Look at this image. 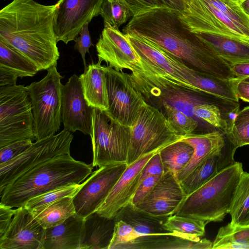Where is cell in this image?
I'll return each instance as SVG.
<instances>
[{
  "label": "cell",
  "instance_id": "obj_50",
  "mask_svg": "<svg viewBox=\"0 0 249 249\" xmlns=\"http://www.w3.org/2000/svg\"><path fill=\"white\" fill-rule=\"evenodd\" d=\"M234 80H242L249 77V62L240 63L231 66Z\"/></svg>",
  "mask_w": 249,
  "mask_h": 249
},
{
  "label": "cell",
  "instance_id": "obj_6",
  "mask_svg": "<svg viewBox=\"0 0 249 249\" xmlns=\"http://www.w3.org/2000/svg\"><path fill=\"white\" fill-rule=\"evenodd\" d=\"M130 128L127 165L143 155L159 152L184 138L172 127L162 112L147 103L141 108Z\"/></svg>",
  "mask_w": 249,
  "mask_h": 249
},
{
  "label": "cell",
  "instance_id": "obj_10",
  "mask_svg": "<svg viewBox=\"0 0 249 249\" xmlns=\"http://www.w3.org/2000/svg\"><path fill=\"white\" fill-rule=\"evenodd\" d=\"M72 139L71 132L64 129L57 134L36 140L17 157L0 164V194L7 185L37 165L57 156L70 154Z\"/></svg>",
  "mask_w": 249,
  "mask_h": 249
},
{
  "label": "cell",
  "instance_id": "obj_2",
  "mask_svg": "<svg viewBox=\"0 0 249 249\" xmlns=\"http://www.w3.org/2000/svg\"><path fill=\"white\" fill-rule=\"evenodd\" d=\"M59 3L13 0L0 11V38L27 56L38 71L56 67L59 58L54 32Z\"/></svg>",
  "mask_w": 249,
  "mask_h": 249
},
{
  "label": "cell",
  "instance_id": "obj_27",
  "mask_svg": "<svg viewBox=\"0 0 249 249\" xmlns=\"http://www.w3.org/2000/svg\"><path fill=\"white\" fill-rule=\"evenodd\" d=\"M234 162L221 154L211 155L180 181L185 193L187 196L191 194L207 182L220 170Z\"/></svg>",
  "mask_w": 249,
  "mask_h": 249
},
{
  "label": "cell",
  "instance_id": "obj_29",
  "mask_svg": "<svg viewBox=\"0 0 249 249\" xmlns=\"http://www.w3.org/2000/svg\"><path fill=\"white\" fill-rule=\"evenodd\" d=\"M229 213L230 223L234 226L249 225V173L243 171L235 189Z\"/></svg>",
  "mask_w": 249,
  "mask_h": 249
},
{
  "label": "cell",
  "instance_id": "obj_54",
  "mask_svg": "<svg viewBox=\"0 0 249 249\" xmlns=\"http://www.w3.org/2000/svg\"><path fill=\"white\" fill-rule=\"evenodd\" d=\"M233 0L234 1H235V2H237L238 4H240V3H241L242 2H243V1H244L245 0Z\"/></svg>",
  "mask_w": 249,
  "mask_h": 249
},
{
  "label": "cell",
  "instance_id": "obj_11",
  "mask_svg": "<svg viewBox=\"0 0 249 249\" xmlns=\"http://www.w3.org/2000/svg\"><path fill=\"white\" fill-rule=\"evenodd\" d=\"M179 14L194 33L221 36L249 45V29L203 0H188L185 10Z\"/></svg>",
  "mask_w": 249,
  "mask_h": 249
},
{
  "label": "cell",
  "instance_id": "obj_23",
  "mask_svg": "<svg viewBox=\"0 0 249 249\" xmlns=\"http://www.w3.org/2000/svg\"><path fill=\"white\" fill-rule=\"evenodd\" d=\"M116 223L96 212L85 217L79 249H108Z\"/></svg>",
  "mask_w": 249,
  "mask_h": 249
},
{
  "label": "cell",
  "instance_id": "obj_22",
  "mask_svg": "<svg viewBox=\"0 0 249 249\" xmlns=\"http://www.w3.org/2000/svg\"><path fill=\"white\" fill-rule=\"evenodd\" d=\"M107 66L101 62L87 66L79 76L84 97L89 106L107 111L109 107L106 81Z\"/></svg>",
  "mask_w": 249,
  "mask_h": 249
},
{
  "label": "cell",
  "instance_id": "obj_40",
  "mask_svg": "<svg viewBox=\"0 0 249 249\" xmlns=\"http://www.w3.org/2000/svg\"><path fill=\"white\" fill-rule=\"evenodd\" d=\"M195 116L212 125L222 130L226 133L228 126L221 117L220 110L214 105L201 103L195 107Z\"/></svg>",
  "mask_w": 249,
  "mask_h": 249
},
{
  "label": "cell",
  "instance_id": "obj_56",
  "mask_svg": "<svg viewBox=\"0 0 249 249\" xmlns=\"http://www.w3.org/2000/svg\"></svg>",
  "mask_w": 249,
  "mask_h": 249
},
{
  "label": "cell",
  "instance_id": "obj_28",
  "mask_svg": "<svg viewBox=\"0 0 249 249\" xmlns=\"http://www.w3.org/2000/svg\"><path fill=\"white\" fill-rule=\"evenodd\" d=\"M31 212L44 229L59 225L76 213L71 196L63 197Z\"/></svg>",
  "mask_w": 249,
  "mask_h": 249
},
{
  "label": "cell",
  "instance_id": "obj_9",
  "mask_svg": "<svg viewBox=\"0 0 249 249\" xmlns=\"http://www.w3.org/2000/svg\"><path fill=\"white\" fill-rule=\"evenodd\" d=\"M90 136L93 167L127 164L130 142V127L116 122L106 111L93 108Z\"/></svg>",
  "mask_w": 249,
  "mask_h": 249
},
{
  "label": "cell",
  "instance_id": "obj_46",
  "mask_svg": "<svg viewBox=\"0 0 249 249\" xmlns=\"http://www.w3.org/2000/svg\"><path fill=\"white\" fill-rule=\"evenodd\" d=\"M162 175L150 176L141 182L132 199L131 203L136 205L142 201L152 191Z\"/></svg>",
  "mask_w": 249,
  "mask_h": 249
},
{
  "label": "cell",
  "instance_id": "obj_52",
  "mask_svg": "<svg viewBox=\"0 0 249 249\" xmlns=\"http://www.w3.org/2000/svg\"><path fill=\"white\" fill-rule=\"evenodd\" d=\"M239 5L245 13L249 16V0H245L240 3Z\"/></svg>",
  "mask_w": 249,
  "mask_h": 249
},
{
  "label": "cell",
  "instance_id": "obj_32",
  "mask_svg": "<svg viewBox=\"0 0 249 249\" xmlns=\"http://www.w3.org/2000/svg\"><path fill=\"white\" fill-rule=\"evenodd\" d=\"M152 96H158L162 102H165L187 116H195V107L202 103L189 91L178 88H167L155 91Z\"/></svg>",
  "mask_w": 249,
  "mask_h": 249
},
{
  "label": "cell",
  "instance_id": "obj_3",
  "mask_svg": "<svg viewBox=\"0 0 249 249\" xmlns=\"http://www.w3.org/2000/svg\"><path fill=\"white\" fill-rule=\"evenodd\" d=\"M92 164L63 155L37 165L7 185L0 203L11 208L24 206L30 199L70 184H80L92 173Z\"/></svg>",
  "mask_w": 249,
  "mask_h": 249
},
{
  "label": "cell",
  "instance_id": "obj_42",
  "mask_svg": "<svg viewBox=\"0 0 249 249\" xmlns=\"http://www.w3.org/2000/svg\"><path fill=\"white\" fill-rule=\"evenodd\" d=\"M33 143L31 139L15 142L0 147V164L5 163L17 157Z\"/></svg>",
  "mask_w": 249,
  "mask_h": 249
},
{
  "label": "cell",
  "instance_id": "obj_19",
  "mask_svg": "<svg viewBox=\"0 0 249 249\" xmlns=\"http://www.w3.org/2000/svg\"><path fill=\"white\" fill-rule=\"evenodd\" d=\"M156 153L143 155L127 166L96 211L98 213L108 218H113L121 209L131 202L139 186L142 169Z\"/></svg>",
  "mask_w": 249,
  "mask_h": 249
},
{
  "label": "cell",
  "instance_id": "obj_14",
  "mask_svg": "<svg viewBox=\"0 0 249 249\" xmlns=\"http://www.w3.org/2000/svg\"><path fill=\"white\" fill-rule=\"evenodd\" d=\"M96 48L98 61H105L107 66L117 71L130 70L132 76H137L142 71L139 55L126 35L120 31L119 28L104 23Z\"/></svg>",
  "mask_w": 249,
  "mask_h": 249
},
{
  "label": "cell",
  "instance_id": "obj_13",
  "mask_svg": "<svg viewBox=\"0 0 249 249\" xmlns=\"http://www.w3.org/2000/svg\"><path fill=\"white\" fill-rule=\"evenodd\" d=\"M118 163L99 167L73 197L76 213L84 218L96 212L127 167Z\"/></svg>",
  "mask_w": 249,
  "mask_h": 249
},
{
  "label": "cell",
  "instance_id": "obj_8",
  "mask_svg": "<svg viewBox=\"0 0 249 249\" xmlns=\"http://www.w3.org/2000/svg\"><path fill=\"white\" fill-rule=\"evenodd\" d=\"M46 76L26 86L31 99L36 140L55 134L61 120V80L56 67L47 70Z\"/></svg>",
  "mask_w": 249,
  "mask_h": 249
},
{
  "label": "cell",
  "instance_id": "obj_24",
  "mask_svg": "<svg viewBox=\"0 0 249 249\" xmlns=\"http://www.w3.org/2000/svg\"><path fill=\"white\" fill-rule=\"evenodd\" d=\"M168 217L152 215L130 202L121 209L114 218L116 221L122 220L131 225L141 236L168 234L189 239L184 235L164 229L163 224Z\"/></svg>",
  "mask_w": 249,
  "mask_h": 249
},
{
  "label": "cell",
  "instance_id": "obj_43",
  "mask_svg": "<svg viewBox=\"0 0 249 249\" xmlns=\"http://www.w3.org/2000/svg\"><path fill=\"white\" fill-rule=\"evenodd\" d=\"M89 23L85 24L80 31L79 36L75 39V42L74 46L75 50H77L80 53L84 63L85 70L87 66L85 59V55L87 53H89V49L94 45L91 42V37L88 29Z\"/></svg>",
  "mask_w": 249,
  "mask_h": 249
},
{
  "label": "cell",
  "instance_id": "obj_25",
  "mask_svg": "<svg viewBox=\"0 0 249 249\" xmlns=\"http://www.w3.org/2000/svg\"><path fill=\"white\" fill-rule=\"evenodd\" d=\"M213 242L204 238L195 241L173 235H142L118 249H212Z\"/></svg>",
  "mask_w": 249,
  "mask_h": 249
},
{
  "label": "cell",
  "instance_id": "obj_15",
  "mask_svg": "<svg viewBox=\"0 0 249 249\" xmlns=\"http://www.w3.org/2000/svg\"><path fill=\"white\" fill-rule=\"evenodd\" d=\"M54 20L57 41L74 40L83 26L100 15L104 0H59Z\"/></svg>",
  "mask_w": 249,
  "mask_h": 249
},
{
  "label": "cell",
  "instance_id": "obj_37",
  "mask_svg": "<svg viewBox=\"0 0 249 249\" xmlns=\"http://www.w3.org/2000/svg\"><path fill=\"white\" fill-rule=\"evenodd\" d=\"M162 103L168 123L178 134L185 137L193 133L198 125L196 120L177 110L167 103Z\"/></svg>",
  "mask_w": 249,
  "mask_h": 249
},
{
  "label": "cell",
  "instance_id": "obj_21",
  "mask_svg": "<svg viewBox=\"0 0 249 249\" xmlns=\"http://www.w3.org/2000/svg\"><path fill=\"white\" fill-rule=\"evenodd\" d=\"M84 218L75 213L62 223L45 229L42 249H79Z\"/></svg>",
  "mask_w": 249,
  "mask_h": 249
},
{
  "label": "cell",
  "instance_id": "obj_47",
  "mask_svg": "<svg viewBox=\"0 0 249 249\" xmlns=\"http://www.w3.org/2000/svg\"><path fill=\"white\" fill-rule=\"evenodd\" d=\"M18 77L24 76L20 72L3 65H0V86L17 85Z\"/></svg>",
  "mask_w": 249,
  "mask_h": 249
},
{
  "label": "cell",
  "instance_id": "obj_44",
  "mask_svg": "<svg viewBox=\"0 0 249 249\" xmlns=\"http://www.w3.org/2000/svg\"><path fill=\"white\" fill-rule=\"evenodd\" d=\"M165 172V169L158 152L150 158L142 169L139 184L150 176L162 175Z\"/></svg>",
  "mask_w": 249,
  "mask_h": 249
},
{
  "label": "cell",
  "instance_id": "obj_55",
  "mask_svg": "<svg viewBox=\"0 0 249 249\" xmlns=\"http://www.w3.org/2000/svg\"><path fill=\"white\" fill-rule=\"evenodd\" d=\"M245 79V80H247V81H249V77H247V78H245V79Z\"/></svg>",
  "mask_w": 249,
  "mask_h": 249
},
{
  "label": "cell",
  "instance_id": "obj_45",
  "mask_svg": "<svg viewBox=\"0 0 249 249\" xmlns=\"http://www.w3.org/2000/svg\"><path fill=\"white\" fill-rule=\"evenodd\" d=\"M117 0L127 7L132 13L133 16L156 7H164L158 0Z\"/></svg>",
  "mask_w": 249,
  "mask_h": 249
},
{
  "label": "cell",
  "instance_id": "obj_39",
  "mask_svg": "<svg viewBox=\"0 0 249 249\" xmlns=\"http://www.w3.org/2000/svg\"><path fill=\"white\" fill-rule=\"evenodd\" d=\"M217 8L229 18L249 29V16L233 0H203Z\"/></svg>",
  "mask_w": 249,
  "mask_h": 249
},
{
  "label": "cell",
  "instance_id": "obj_38",
  "mask_svg": "<svg viewBox=\"0 0 249 249\" xmlns=\"http://www.w3.org/2000/svg\"><path fill=\"white\" fill-rule=\"evenodd\" d=\"M225 134L235 149L249 145V118L237 112Z\"/></svg>",
  "mask_w": 249,
  "mask_h": 249
},
{
  "label": "cell",
  "instance_id": "obj_30",
  "mask_svg": "<svg viewBox=\"0 0 249 249\" xmlns=\"http://www.w3.org/2000/svg\"><path fill=\"white\" fill-rule=\"evenodd\" d=\"M212 249H249V225L234 226L229 223L220 227Z\"/></svg>",
  "mask_w": 249,
  "mask_h": 249
},
{
  "label": "cell",
  "instance_id": "obj_1",
  "mask_svg": "<svg viewBox=\"0 0 249 249\" xmlns=\"http://www.w3.org/2000/svg\"><path fill=\"white\" fill-rule=\"evenodd\" d=\"M179 13L165 7L145 11L132 17L124 33L146 40L200 73L234 80L231 66L190 30Z\"/></svg>",
  "mask_w": 249,
  "mask_h": 249
},
{
  "label": "cell",
  "instance_id": "obj_5",
  "mask_svg": "<svg viewBox=\"0 0 249 249\" xmlns=\"http://www.w3.org/2000/svg\"><path fill=\"white\" fill-rule=\"evenodd\" d=\"M241 162L221 169L200 188L187 195L175 213L205 221L220 222L229 213L242 173Z\"/></svg>",
  "mask_w": 249,
  "mask_h": 249
},
{
  "label": "cell",
  "instance_id": "obj_35",
  "mask_svg": "<svg viewBox=\"0 0 249 249\" xmlns=\"http://www.w3.org/2000/svg\"><path fill=\"white\" fill-rule=\"evenodd\" d=\"M83 185L70 184L56 188L30 199L24 206L30 212L37 210L61 198L73 197Z\"/></svg>",
  "mask_w": 249,
  "mask_h": 249
},
{
  "label": "cell",
  "instance_id": "obj_48",
  "mask_svg": "<svg viewBox=\"0 0 249 249\" xmlns=\"http://www.w3.org/2000/svg\"><path fill=\"white\" fill-rule=\"evenodd\" d=\"M15 210L0 204V237L3 236L10 225Z\"/></svg>",
  "mask_w": 249,
  "mask_h": 249
},
{
  "label": "cell",
  "instance_id": "obj_17",
  "mask_svg": "<svg viewBox=\"0 0 249 249\" xmlns=\"http://www.w3.org/2000/svg\"><path fill=\"white\" fill-rule=\"evenodd\" d=\"M186 196L177 176L167 171L150 193L135 206L152 215L167 217L176 213Z\"/></svg>",
  "mask_w": 249,
  "mask_h": 249
},
{
  "label": "cell",
  "instance_id": "obj_41",
  "mask_svg": "<svg viewBox=\"0 0 249 249\" xmlns=\"http://www.w3.org/2000/svg\"><path fill=\"white\" fill-rule=\"evenodd\" d=\"M140 236L141 235L129 224L122 220L117 221L108 249H118L120 246L129 243Z\"/></svg>",
  "mask_w": 249,
  "mask_h": 249
},
{
  "label": "cell",
  "instance_id": "obj_36",
  "mask_svg": "<svg viewBox=\"0 0 249 249\" xmlns=\"http://www.w3.org/2000/svg\"><path fill=\"white\" fill-rule=\"evenodd\" d=\"M100 15L103 18L104 23H107L116 28H119L133 17L130 10L117 0H104Z\"/></svg>",
  "mask_w": 249,
  "mask_h": 249
},
{
  "label": "cell",
  "instance_id": "obj_12",
  "mask_svg": "<svg viewBox=\"0 0 249 249\" xmlns=\"http://www.w3.org/2000/svg\"><path fill=\"white\" fill-rule=\"evenodd\" d=\"M106 76L109 105L106 111L116 122L130 127L146 103L144 96L130 74L107 66Z\"/></svg>",
  "mask_w": 249,
  "mask_h": 249
},
{
  "label": "cell",
  "instance_id": "obj_26",
  "mask_svg": "<svg viewBox=\"0 0 249 249\" xmlns=\"http://www.w3.org/2000/svg\"><path fill=\"white\" fill-rule=\"evenodd\" d=\"M196 34L218 56L230 66L249 62V45L221 36Z\"/></svg>",
  "mask_w": 249,
  "mask_h": 249
},
{
  "label": "cell",
  "instance_id": "obj_33",
  "mask_svg": "<svg viewBox=\"0 0 249 249\" xmlns=\"http://www.w3.org/2000/svg\"><path fill=\"white\" fill-rule=\"evenodd\" d=\"M0 65L14 69L24 77H33L38 72L36 66L27 56L1 38Z\"/></svg>",
  "mask_w": 249,
  "mask_h": 249
},
{
  "label": "cell",
  "instance_id": "obj_31",
  "mask_svg": "<svg viewBox=\"0 0 249 249\" xmlns=\"http://www.w3.org/2000/svg\"><path fill=\"white\" fill-rule=\"evenodd\" d=\"M194 151L190 144L182 140L161 149L159 153L165 172L171 171L177 176L190 161Z\"/></svg>",
  "mask_w": 249,
  "mask_h": 249
},
{
  "label": "cell",
  "instance_id": "obj_51",
  "mask_svg": "<svg viewBox=\"0 0 249 249\" xmlns=\"http://www.w3.org/2000/svg\"><path fill=\"white\" fill-rule=\"evenodd\" d=\"M164 7L182 13L185 10L188 0H158Z\"/></svg>",
  "mask_w": 249,
  "mask_h": 249
},
{
  "label": "cell",
  "instance_id": "obj_4",
  "mask_svg": "<svg viewBox=\"0 0 249 249\" xmlns=\"http://www.w3.org/2000/svg\"><path fill=\"white\" fill-rule=\"evenodd\" d=\"M125 35L141 59L142 71L130 76L143 95L150 97L167 88L197 92L192 82L197 71L146 40Z\"/></svg>",
  "mask_w": 249,
  "mask_h": 249
},
{
  "label": "cell",
  "instance_id": "obj_20",
  "mask_svg": "<svg viewBox=\"0 0 249 249\" xmlns=\"http://www.w3.org/2000/svg\"><path fill=\"white\" fill-rule=\"evenodd\" d=\"M181 140L190 144L194 151L188 164L177 176L179 181L186 178L206 159L214 154H223L231 161L235 162L233 155L224 151L226 148L225 138L219 131L203 134L193 133Z\"/></svg>",
  "mask_w": 249,
  "mask_h": 249
},
{
  "label": "cell",
  "instance_id": "obj_18",
  "mask_svg": "<svg viewBox=\"0 0 249 249\" xmlns=\"http://www.w3.org/2000/svg\"><path fill=\"white\" fill-rule=\"evenodd\" d=\"M45 230L25 206L18 207L0 237V249H42Z\"/></svg>",
  "mask_w": 249,
  "mask_h": 249
},
{
  "label": "cell",
  "instance_id": "obj_34",
  "mask_svg": "<svg viewBox=\"0 0 249 249\" xmlns=\"http://www.w3.org/2000/svg\"><path fill=\"white\" fill-rule=\"evenodd\" d=\"M207 223L201 220L176 214L168 217L163 224L164 229L169 232L184 235L195 241L200 240L204 235Z\"/></svg>",
  "mask_w": 249,
  "mask_h": 249
},
{
  "label": "cell",
  "instance_id": "obj_7",
  "mask_svg": "<svg viewBox=\"0 0 249 249\" xmlns=\"http://www.w3.org/2000/svg\"><path fill=\"white\" fill-rule=\"evenodd\" d=\"M36 140L31 99L23 85L0 86V147Z\"/></svg>",
  "mask_w": 249,
  "mask_h": 249
},
{
  "label": "cell",
  "instance_id": "obj_49",
  "mask_svg": "<svg viewBox=\"0 0 249 249\" xmlns=\"http://www.w3.org/2000/svg\"><path fill=\"white\" fill-rule=\"evenodd\" d=\"M231 82L237 98L249 102V81L242 79L233 80Z\"/></svg>",
  "mask_w": 249,
  "mask_h": 249
},
{
  "label": "cell",
  "instance_id": "obj_16",
  "mask_svg": "<svg viewBox=\"0 0 249 249\" xmlns=\"http://www.w3.org/2000/svg\"><path fill=\"white\" fill-rule=\"evenodd\" d=\"M93 109L84 97L79 77L73 74L61 89V120L64 129L90 135Z\"/></svg>",
  "mask_w": 249,
  "mask_h": 249
},
{
  "label": "cell",
  "instance_id": "obj_53",
  "mask_svg": "<svg viewBox=\"0 0 249 249\" xmlns=\"http://www.w3.org/2000/svg\"><path fill=\"white\" fill-rule=\"evenodd\" d=\"M238 112L244 116L249 118V106L244 107Z\"/></svg>",
  "mask_w": 249,
  "mask_h": 249
}]
</instances>
